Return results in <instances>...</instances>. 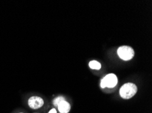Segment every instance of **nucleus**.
<instances>
[{
  "mask_svg": "<svg viewBox=\"0 0 152 113\" xmlns=\"http://www.w3.org/2000/svg\"><path fill=\"white\" fill-rule=\"evenodd\" d=\"M137 85L132 83H128L121 87L119 90V94L122 98L128 100V99L132 98L137 94Z\"/></svg>",
  "mask_w": 152,
  "mask_h": 113,
  "instance_id": "1",
  "label": "nucleus"
},
{
  "mask_svg": "<svg viewBox=\"0 0 152 113\" xmlns=\"http://www.w3.org/2000/svg\"><path fill=\"white\" fill-rule=\"evenodd\" d=\"M117 54L121 59L128 61L132 58L134 56V51L130 46H121L117 50Z\"/></svg>",
  "mask_w": 152,
  "mask_h": 113,
  "instance_id": "2",
  "label": "nucleus"
},
{
  "mask_svg": "<svg viewBox=\"0 0 152 113\" xmlns=\"http://www.w3.org/2000/svg\"><path fill=\"white\" fill-rule=\"evenodd\" d=\"M117 77L115 74H109L105 76L103 79L101 80L100 87L102 88L109 87V88H113L115 87L117 84Z\"/></svg>",
  "mask_w": 152,
  "mask_h": 113,
  "instance_id": "3",
  "label": "nucleus"
},
{
  "mask_svg": "<svg viewBox=\"0 0 152 113\" xmlns=\"http://www.w3.org/2000/svg\"><path fill=\"white\" fill-rule=\"evenodd\" d=\"M28 105L32 109H38L44 105V100L38 96L31 97L28 100Z\"/></svg>",
  "mask_w": 152,
  "mask_h": 113,
  "instance_id": "4",
  "label": "nucleus"
},
{
  "mask_svg": "<svg viewBox=\"0 0 152 113\" xmlns=\"http://www.w3.org/2000/svg\"><path fill=\"white\" fill-rule=\"evenodd\" d=\"M58 110L60 113H68L70 110V105L66 100L62 101L61 103H59L58 106Z\"/></svg>",
  "mask_w": 152,
  "mask_h": 113,
  "instance_id": "5",
  "label": "nucleus"
},
{
  "mask_svg": "<svg viewBox=\"0 0 152 113\" xmlns=\"http://www.w3.org/2000/svg\"><path fill=\"white\" fill-rule=\"evenodd\" d=\"M89 66L91 69H96V70H99L101 68V64L100 62L96 60H92L89 62Z\"/></svg>",
  "mask_w": 152,
  "mask_h": 113,
  "instance_id": "6",
  "label": "nucleus"
},
{
  "mask_svg": "<svg viewBox=\"0 0 152 113\" xmlns=\"http://www.w3.org/2000/svg\"><path fill=\"white\" fill-rule=\"evenodd\" d=\"M65 100V99H64V97L62 96H59V97H57L53 101V104L55 106H58V104L59 103H61L62 101H64Z\"/></svg>",
  "mask_w": 152,
  "mask_h": 113,
  "instance_id": "7",
  "label": "nucleus"
},
{
  "mask_svg": "<svg viewBox=\"0 0 152 113\" xmlns=\"http://www.w3.org/2000/svg\"><path fill=\"white\" fill-rule=\"evenodd\" d=\"M49 113H57V111H56V110L55 109V108H53L51 110H50Z\"/></svg>",
  "mask_w": 152,
  "mask_h": 113,
  "instance_id": "8",
  "label": "nucleus"
},
{
  "mask_svg": "<svg viewBox=\"0 0 152 113\" xmlns=\"http://www.w3.org/2000/svg\"><path fill=\"white\" fill-rule=\"evenodd\" d=\"M20 113H22V112H20Z\"/></svg>",
  "mask_w": 152,
  "mask_h": 113,
  "instance_id": "9",
  "label": "nucleus"
}]
</instances>
